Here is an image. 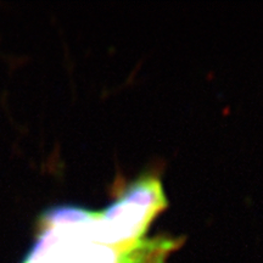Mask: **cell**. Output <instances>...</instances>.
<instances>
[{
  "label": "cell",
  "instance_id": "6da1fadb",
  "mask_svg": "<svg viewBox=\"0 0 263 263\" xmlns=\"http://www.w3.org/2000/svg\"><path fill=\"white\" fill-rule=\"evenodd\" d=\"M34 245L22 263H133L134 248H118L98 238L97 213L57 207L41 218Z\"/></svg>",
  "mask_w": 263,
  "mask_h": 263
}]
</instances>
